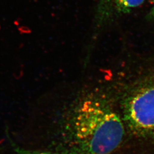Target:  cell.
I'll return each instance as SVG.
<instances>
[{"label": "cell", "mask_w": 154, "mask_h": 154, "mask_svg": "<svg viewBox=\"0 0 154 154\" xmlns=\"http://www.w3.org/2000/svg\"><path fill=\"white\" fill-rule=\"evenodd\" d=\"M123 119L109 103L88 98L61 118L55 143L60 154H111L125 137Z\"/></svg>", "instance_id": "cell-1"}, {"label": "cell", "mask_w": 154, "mask_h": 154, "mask_svg": "<svg viewBox=\"0 0 154 154\" xmlns=\"http://www.w3.org/2000/svg\"><path fill=\"white\" fill-rule=\"evenodd\" d=\"M123 116L125 125L134 134L154 140V81L138 88L127 98Z\"/></svg>", "instance_id": "cell-2"}, {"label": "cell", "mask_w": 154, "mask_h": 154, "mask_svg": "<svg viewBox=\"0 0 154 154\" xmlns=\"http://www.w3.org/2000/svg\"><path fill=\"white\" fill-rule=\"evenodd\" d=\"M119 7L123 9H130L142 5L144 0H116Z\"/></svg>", "instance_id": "cell-3"}, {"label": "cell", "mask_w": 154, "mask_h": 154, "mask_svg": "<svg viewBox=\"0 0 154 154\" xmlns=\"http://www.w3.org/2000/svg\"><path fill=\"white\" fill-rule=\"evenodd\" d=\"M13 154H60L57 152L38 151H30L21 149L19 147H15Z\"/></svg>", "instance_id": "cell-4"}, {"label": "cell", "mask_w": 154, "mask_h": 154, "mask_svg": "<svg viewBox=\"0 0 154 154\" xmlns=\"http://www.w3.org/2000/svg\"><path fill=\"white\" fill-rule=\"evenodd\" d=\"M20 30L21 32H22V33H29L30 32L29 29L26 27H25V26H22L21 27V29H20Z\"/></svg>", "instance_id": "cell-5"}]
</instances>
